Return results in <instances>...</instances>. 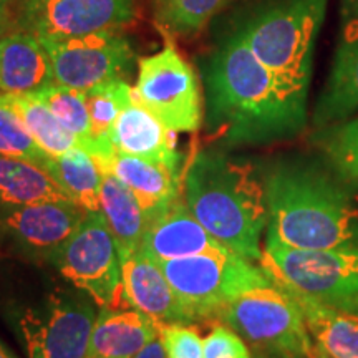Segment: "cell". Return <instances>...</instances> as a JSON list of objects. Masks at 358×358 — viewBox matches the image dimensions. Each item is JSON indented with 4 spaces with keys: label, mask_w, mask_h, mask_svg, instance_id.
<instances>
[{
    "label": "cell",
    "mask_w": 358,
    "mask_h": 358,
    "mask_svg": "<svg viewBox=\"0 0 358 358\" xmlns=\"http://www.w3.org/2000/svg\"><path fill=\"white\" fill-rule=\"evenodd\" d=\"M42 42L50 55L55 83L82 92L123 78L134 58L129 40L116 29Z\"/></svg>",
    "instance_id": "cell-11"
},
{
    "label": "cell",
    "mask_w": 358,
    "mask_h": 358,
    "mask_svg": "<svg viewBox=\"0 0 358 358\" xmlns=\"http://www.w3.org/2000/svg\"><path fill=\"white\" fill-rule=\"evenodd\" d=\"M0 155L30 161L38 168H43L50 158L34 140L3 93H0Z\"/></svg>",
    "instance_id": "cell-30"
},
{
    "label": "cell",
    "mask_w": 358,
    "mask_h": 358,
    "mask_svg": "<svg viewBox=\"0 0 358 358\" xmlns=\"http://www.w3.org/2000/svg\"><path fill=\"white\" fill-rule=\"evenodd\" d=\"M87 213L73 201H37L3 213L0 216V234L10 237L24 256L52 262Z\"/></svg>",
    "instance_id": "cell-13"
},
{
    "label": "cell",
    "mask_w": 358,
    "mask_h": 358,
    "mask_svg": "<svg viewBox=\"0 0 358 358\" xmlns=\"http://www.w3.org/2000/svg\"><path fill=\"white\" fill-rule=\"evenodd\" d=\"M203 83L206 131L211 141L272 145L306 129L307 96L290 92L236 30L208 57Z\"/></svg>",
    "instance_id": "cell-1"
},
{
    "label": "cell",
    "mask_w": 358,
    "mask_h": 358,
    "mask_svg": "<svg viewBox=\"0 0 358 358\" xmlns=\"http://www.w3.org/2000/svg\"><path fill=\"white\" fill-rule=\"evenodd\" d=\"M133 358H166V350H164L161 337L155 338L153 342H150L148 345L134 355Z\"/></svg>",
    "instance_id": "cell-33"
},
{
    "label": "cell",
    "mask_w": 358,
    "mask_h": 358,
    "mask_svg": "<svg viewBox=\"0 0 358 358\" xmlns=\"http://www.w3.org/2000/svg\"><path fill=\"white\" fill-rule=\"evenodd\" d=\"M52 264L75 289L101 308H122V254L101 213H87L78 229L58 249Z\"/></svg>",
    "instance_id": "cell-9"
},
{
    "label": "cell",
    "mask_w": 358,
    "mask_h": 358,
    "mask_svg": "<svg viewBox=\"0 0 358 358\" xmlns=\"http://www.w3.org/2000/svg\"><path fill=\"white\" fill-rule=\"evenodd\" d=\"M0 358H17V357L13 355V353L8 350L6 345H2V343H0Z\"/></svg>",
    "instance_id": "cell-37"
},
{
    "label": "cell",
    "mask_w": 358,
    "mask_h": 358,
    "mask_svg": "<svg viewBox=\"0 0 358 358\" xmlns=\"http://www.w3.org/2000/svg\"><path fill=\"white\" fill-rule=\"evenodd\" d=\"M32 96L42 101L57 116L58 122L82 141L83 150L88 151L93 158H96L98 150L93 141L92 122H90L85 92L53 83L37 93H32Z\"/></svg>",
    "instance_id": "cell-27"
},
{
    "label": "cell",
    "mask_w": 358,
    "mask_h": 358,
    "mask_svg": "<svg viewBox=\"0 0 358 358\" xmlns=\"http://www.w3.org/2000/svg\"><path fill=\"white\" fill-rule=\"evenodd\" d=\"M100 213L108 224L122 257L141 249L148 221L140 203L110 171H101Z\"/></svg>",
    "instance_id": "cell-21"
},
{
    "label": "cell",
    "mask_w": 358,
    "mask_h": 358,
    "mask_svg": "<svg viewBox=\"0 0 358 358\" xmlns=\"http://www.w3.org/2000/svg\"><path fill=\"white\" fill-rule=\"evenodd\" d=\"M42 169L85 211L100 213L101 169L88 151L77 148L50 156Z\"/></svg>",
    "instance_id": "cell-24"
},
{
    "label": "cell",
    "mask_w": 358,
    "mask_h": 358,
    "mask_svg": "<svg viewBox=\"0 0 358 358\" xmlns=\"http://www.w3.org/2000/svg\"><path fill=\"white\" fill-rule=\"evenodd\" d=\"M53 83V65L42 40L25 30L0 37V93L32 95Z\"/></svg>",
    "instance_id": "cell-18"
},
{
    "label": "cell",
    "mask_w": 358,
    "mask_h": 358,
    "mask_svg": "<svg viewBox=\"0 0 358 358\" xmlns=\"http://www.w3.org/2000/svg\"><path fill=\"white\" fill-rule=\"evenodd\" d=\"M227 0H156V20L176 35H194Z\"/></svg>",
    "instance_id": "cell-29"
},
{
    "label": "cell",
    "mask_w": 358,
    "mask_h": 358,
    "mask_svg": "<svg viewBox=\"0 0 358 358\" xmlns=\"http://www.w3.org/2000/svg\"><path fill=\"white\" fill-rule=\"evenodd\" d=\"M159 337V325L134 308H100L85 358H133Z\"/></svg>",
    "instance_id": "cell-20"
},
{
    "label": "cell",
    "mask_w": 358,
    "mask_h": 358,
    "mask_svg": "<svg viewBox=\"0 0 358 358\" xmlns=\"http://www.w3.org/2000/svg\"><path fill=\"white\" fill-rule=\"evenodd\" d=\"M43 199L71 201L37 164L0 155V216Z\"/></svg>",
    "instance_id": "cell-23"
},
{
    "label": "cell",
    "mask_w": 358,
    "mask_h": 358,
    "mask_svg": "<svg viewBox=\"0 0 358 358\" xmlns=\"http://www.w3.org/2000/svg\"><path fill=\"white\" fill-rule=\"evenodd\" d=\"M156 262L194 320L217 317L239 295L274 285L259 264L232 250Z\"/></svg>",
    "instance_id": "cell-5"
},
{
    "label": "cell",
    "mask_w": 358,
    "mask_h": 358,
    "mask_svg": "<svg viewBox=\"0 0 358 358\" xmlns=\"http://www.w3.org/2000/svg\"><path fill=\"white\" fill-rule=\"evenodd\" d=\"M308 334L330 358H358V317L307 297H294Z\"/></svg>",
    "instance_id": "cell-22"
},
{
    "label": "cell",
    "mask_w": 358,
    "mask_h": 358,
    "mask_svg": "<svg viewBox=\"0 0 358 358\" xmlns=\"http://www.w3.org/2000/svg\"><path fill=\"white\" fill-rule=\"evenodd\" d=\"M358 115V0H348L329 78L313 111L315 128H327Z\"/></svg>",
    "instance_id": "cell-14"
},
{
    "label": "cell",
    "mask_w": 358,
    "mask_h": 358,
    "mask_svg": "<svg viewBox=\"0 0 358 358\" xmlns=\"http://www.w3.org/2000/svg\"><path fill=\"white\" fill-rule=\"evenodd\" d=\"M10 29V10L8 0H0V37Z\"/></svg>",
    "instance_id": "cell-34"
},
{
    "label": "cell",
    "mask_w": 358,
    "mask_h": 358,
    "mask_svg": "<svg viewBox=\"0 0 358 358\" xmlns=\"http://www.w3.org/2000/svg\"><path fill=\"white\" fill-rule=\"evenodd\" d=\"M122 272L127 306L146 313L158 325H189L194 322L158 262L141 249L122 257Z\"/></svg>",
    "instance_id": "cell-15"
},
{
    "label": "cell",
    "mask_w": 358,
    "mask_h": 358,
    "mask_svg": "<svg viewBox=\"0 0 358 358\" xmlns=\"http://www.w3.org/2000/svg\"><path fill=\"white\" fill-rule=\"evenodd\" d=\"M329 307H334V308H337V310L352 313V315L358 317V295H355V297L347 299V301L334 303V306H329Z\"/></svg>",
    "instance_id": "cell-35"
},
{
    "label": "cell",
    "mask_w": 358,
    "mask_h": 358,
    "mask_svg": "<svg viewBox=\"0 0 358 358\" xmlns=\"http://www.w3.org/2000/svg\"><path fill=\"white\" fill-rule=\"evenodd\" d=\"M141 250L153 261H169L229 249L204 229L187 208L185 198L179 196L163 213L148 222Z\"/></svg>",
    "instance_id": "cell-16"
},
{
    "label": "cell",
    "mask_w": 358,
    "mask_h": 358,
    "mask_svg": "<svg viewBox=\"0 0 358 358\" xmlns=\"http://www.w3.org/2000/svg\"><path fill=\"white\" fill-rule=\"evenodd\" d=\"M182 198L219 243L259 264L268 221L267 196L266 182L249 161L217 150L198 151L185 171Z\"/></svg>",
    "instance_id": "cell-3"
},
{
    "label": "cell",
    "mask_w": 358,
    "mask_h": 358,
    "mask_svg": "<svg viewBox=\"0 0 358 358\" xmlns=\"http://www.w3.org/2000/svg\"><path fill=\"white\" fill-rule=\"evenodd\" d=\"M98 303L83 290L52 289L13 317L29 358H85Z\"/></svg>",
    "instance_id": "cell-7"
},
{
    "label": "cell",
    "mask_w": 358,
    "mask_h": 358,
    "mask_svg": "<svg viewBox=\"0 0 358 358\" xmlns=\"http://www.w3.org/2000/svg\"><path fill=\"white\" fill-rule=\"evenodd\" d=\"M100 169L115 174L133 192L148 222L181 196L179 171L155 161L115 151L113 158Z\"/></svg>",
    "instance_id": "cell-19"
},
{
    "label": "cell",
    "mask_w": 358,
    "mask_h": 358,
    "mask_svg": "<svg viewBox=\"0 0 358 358\" xmlns=\"http://www.w3.org/2000/svg\"><path fill=\"white\" fill-rule=\"evenodd\" d=\"M134 100L174 133H196L203 124L199 80L189 64L166 43L138 65Z\"/></svg>",
    "instance_id": "cell-10"
},
{
    "label": "cell",
    "mask_w": 358,
    "mask_h": 358,
    "mask_svg": "<svg viewBox=\"0 0 358 358\" xmlns=\"http://www.w3.org/2000/svg\"><path fill=\"white\" fill-rule=\"evenodd\" d=\"M136 17V0H20L22 30L42 40H66L118 30Z\"/></svg>",
    "instance_id": "cell-12"
},
{
    "label": "cell",
    "mask_w": 358,
    "mask_h": 358,
    "mask_svg": "<svg viewBox=\"0 0 358 358\" xmlns=\"http://www.w3.org/2000/svg\"><path fill=\"white\" fill-rule=\"evenodd\" d=\"M204 358H254L245 340L231 327L216 325L203 340Z\"/></svg>",
    "instance_id": "cell-32"
},
{
    "label": "cell",
    "mask_w": 358,
    "mask_h": 358,
    "mask_svg": "<svg viewBox=\"0 0 358 358\" xmlns=\"http://www.w3.org/2000/svg\"><path fill=\"white\" fill-rule=\"evenodd\" d=\"M85 95L92 122L93 141L98 150L95 161L98 166H101L113 158L115 148L110 140L111 129L122 111L133 101L134 93L124 78H116L87 90Z\"/></svg>",
    "instance_id": "cell-25"
},
{
    "label": "cell",
    "mask_w": 358,
    "mask_h": 358,
    "mask_svg": "<svg viewBox=\"0 0 358 358\" xmlns=\"http://www.w3.org/2000/svg\"><path fill=\"white\" fill-rule=\"evenodd\" d=\"M3 95L7 96L8 103L19 113L29 133L45 153L60 156L77 148L83 150L82 141L58 122L57 116L37 98L32 95H7V93Z\"/></svg>",
    "instance_id": "cell-26"
},
{
    "label": "cell",
    "mask_w": 358,
    "mask_h": 358,
    "mask_svg": "<svg viewBox=\"0 0 358 358\" xmlns=\"http://www.w3.org/2000/svg\"><path fill=\"white\" fill-rule=\"evenodd\" d=\"M329 0H274L252 12L236 32L290 92L307 96L313 50Z\"/></svg>",
    "instance_id": "cell-4"
},
{
    "label": "cell",
    "mask_w": 358,
    "mask_h": 358,
    "mask_svg": "<svg viewBox=\"0 0 358 358\" xmlns=\"http://www.w3.org/2000/svg\"><path fill=\"white\" fill-rule=\"evenodd\" d=\"M315 136L329 166L348 185L358 186V115L319 129Z\"/></svg>",
    "instance_id": "cell-28"
},
{
    "label": "cell",
    "mask_w": 358,
    "mask_h": 358,
    "mask_svg": "<svg viewBox=\"0 0 358 358\" xmlns=\"http://www.w3.org/2000/svg\"><path fill=\"white\" fill-rule=\"evenodd\" d=\"M312 355H313V358H330L329 355H327V353L322 352L320 348L315 345V343H313V352H312Z\"/></svg>",
    "instance_id": "cell-38"
},
{
    "label": "cell",
    "mask_w": 358,
    "mask_h": 358,
    "mask_svg": "<svg viewBox=\"0 0 358 358\" xmlns=\"http://www.w3.org/2000/svg\"><path fill=\"white\" fill-rule=\"evenodd\" d=\"M159 337L166 358H204L203 338L194 327L159 325Z\"/></svg>",
    "instance_id": "cell-31"
},
{
    "label": "cell",
    "mask_w": 358,
    "mask_h": 358,
    "mask_svg": "<svg viewBox=\"0 0 358 358\" xmlns=\"http://www.w3.org/2000/svg\"><path fill=\"white\" fill-rule=\"evenodd\" d=\"M110 140L115 151L155 161L179 171L181 155L178 153L174 131L134 98L116 120Z\"/></svg>",
    "instance_id": "cell-17"
},
{
    "label": "cell",
    "mask_w": 358,
    "mask_h": 358,
    "mask_svg": "<svg viewBox=\"0 0 358 358\" xmlns=\"http://www.w3.org/2000/svg\"><path fill=\"white\" fill-rule=\"evenodd\" d=\"M259 266L294 297L334 306L358 295V248L295 249L266 241Z\"/></svg>",
    "instance_id": "cell-6"
},
{
    "label": "cell",
    "mask_w": 358,
    "mask_h": 358,
    "mask_svg": "<svg viewBox=\"0 0 358 358\" xmlns=\"http://www.w3.org/2000/svg\"><path fill=\"white\" fill-rule=\"evenodd\" d=\"M252 348L254 355L310 353L313 340L297 302L275 285L249 290L219 312Z\"/></svg>",
    "instance_id": "cell-8"
},
{
    "label": "cell",
    "mask_w": 358,
    "mask_h": 358,
    "mask_svg": "<svg viewBox=\"0 0 358 358\" xmlns=\"http://www.w3.org/2000/svg\"><path fill=\"white\" fill-rule=\"evenodd\" d=\"M264 182L266 241L295 249L358 248V199L337 173L308 159H285Z\"/></svg>",
    "instance_id": "cell-2"
},
{
    "label": "cell",
    "mask_w": 358,
    "mask_h": 358,
    "mask_svg": "<svg viewBox=\"0 0 358 358\" xmlns=\"http://www.w3.org/2000/svg\"><path fill=\"white\" fill-rule=\"evenodd\" d=\"M313 352V348H312ZM310 353H277V355H256L254 358H313Z\"/></svg>",
    "instance_id": "cell-36"
}]
</instances>
